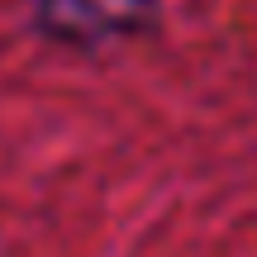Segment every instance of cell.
I'll use <instances>...</instances> for the list:
<instances>
[{"mask_svg": "<svg viewBox=\"0 0 257 257\" xmlns=\"http://www.w3.org/2000/svg\"><path fill=\"white\" fill-rule=\"evenodd\" d=\"M38 24L81 48H100L114 34L148 24V0H38Z\"/></svg>", "mask_w": 257, "mask_h": 257, "instance_id": "obj_1", "label": "cell"}]
</instances>
